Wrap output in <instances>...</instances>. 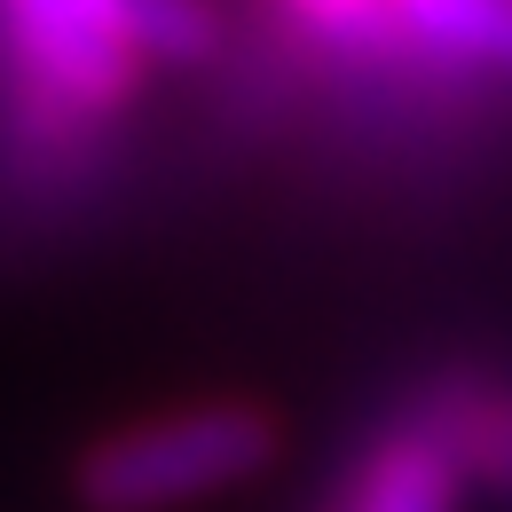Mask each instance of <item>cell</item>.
I'll return each instance as SVG.
<instances>
[{
    "label": "cell",
    "instance_id": "cell-1",
    "mask_svg": "<svg viewBox=\"0 0 512 512\" xmlns=\"http://www.w3.org/2000/svg\"><path fill=\"white\" fill-rule=\"evenodd\" d=\"M197 48V0H0V56L56 127L119 119L150 64H182Z\"/></svg>",
    "mask_w": 512,
    "mask_h": 512
},
{
    "label": "cell",
    "instance_id": "cell-3",
    "mask_svg": "<svg viewBox=\"0 0 512 512\" xmlns=\"http://www.w3.org/2000/svg\"><path fill=\"white\" fill-rule=\"evenodd\" d=\"M465 489H473V465L457 457L434 402H418L347 457L331 512H465Z\"/></svg>",
    "mask_w": 512,
    "mask_h": 512
},
{
    "label": "cell",
    "instance_id": "cell-5",
    "mask_svg": "<svg viewBox=\"0 0 512 512\" xmlns=\"http://www.w3.org/2000/svg\"><path fill=\"white\" fill-rule=\"evenodd\" d=\"M434 418L449 426V442L473 465V481L512 497V386H481V379L442 386L434 394Z\"/></svg>",
    "mask_w": 512,
    "mask_h": 512
},
{
    "label": "cell",
    "instance_id": "cell-4",
    "mask_svg": "<svg viewBox=\"0 0 512 512\" xmlns=\"http://www.w3.org/2000/svg\"><path fill=\"white\" fill-rule=\"evenodd\" d=\"M402 56L457 71H512V0H394Z\"/></svg>",
    "mask_w": 512,
    "mask_h": 512
},
{
    "label": "cell",
    "instance_id": "cell-6",
    "mask_svg": "<svg viewBox=\"0 0 512 512\" xmlns=\"http://www.w3.org/2000/svg\"><path fill=\"white\" fill-rule=\"evenodd\" d=\"M284 24L300 40H316L323 56H347V64H386L402 56V32H394V0H276Z\"/></svg>",
    "mask_w": 512,
    "mask_h": 512
},
{
    "label": "cell",
    "instance_id": "cell-2",
    "mask_svg": "<svg viewBox=\"0 0 512 512\" xmlns=\"http://www.w3.org/2000/svg\"><path fill=\"white\" fill-rule=\"evenodd\" d=\"M284 457V426L268 402H174L127 418L79 449V505L87 512H190L205 497H237Z\"/></svg>",
    "mask_w": 512,
    "mask_h": 512
}]
</instances>
